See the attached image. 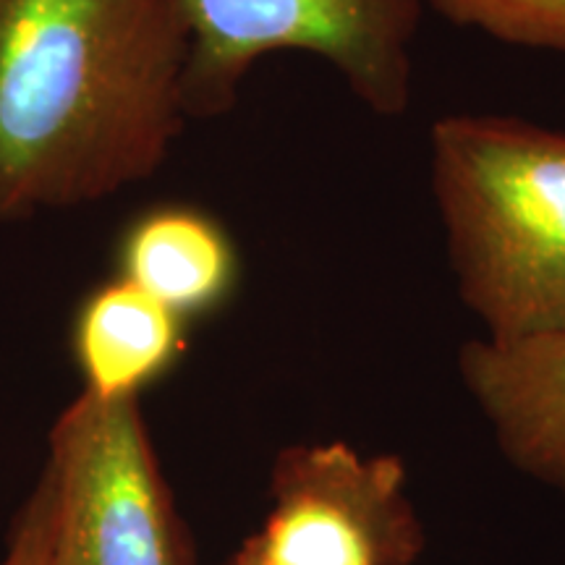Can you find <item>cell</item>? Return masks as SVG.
Returning a JSON list of instances; mask_svg holds the SVG:
<instances>
[{
	"label": "cell",
	"instance_id": "277c9868",
	"mask_svg": "<svg viewBox=\"0 0 565 565\" xmlns=\"http://www.w3.org/2000/svg\"><path fill=\"white\" fill-rule=\"evenodd\" d=\"M53 565H194L137 395L84 391L51 433Z\"/></svg>",
	"mask_w": 565,
	"mask_h": 565
},
{
	"label": "cell",
	"instance_id": "9c48e42d",
	"mask_svg": "<svg viewBox=\"0 0 565 565\" xmlns=\"http://www.w3.org/2000/svg\"><path fill=\"white\" fill-rule=\"evenodd\" d=\"M450 24L505 45L565 55V0H427Z\"/></svg>",
	"mask_w": 565,
	"mask_h": 565
},
{
	"label": "cell",
	"instance_id": "8992f818",
	"mask_svg": "<svg viewBox=\"0 0 565 565\" xmlns=\"http://www.w3.org/2000/svg\"><path fill=\"white\" fill-rule=\"evenodd\" d=\"M458 372L508 461L565 494V330L466 343Z\"/></svg>",
	"mask_w": 565,
	"mask_h": 565
},
{
	"label": "cell",
	"instance_id": "8fae6325",
	"mask_svg": "<svg viewBox=\"0 0 565 565\" xmlns=\"http://www.w3.org/2000/svg\"><path fill=\"white\" fill-rule=\"evenodd\" d=\"M228 565H259V563H254V561H249V557H246V555L236 553V555H233V561H231Z\"/></svg>",
	"mask_w": 565,
	"mask_h": 565
},
{
	"label": "cell",
	"instance_id": "6da1fadb",
	"mask_svg": "<svg viewBox=\"0 0 565 565\" xmlns=\"http://www.w3.org/2000/svg\"><path fill=\"white\" fill-rule=\"evenodd\" d=\"M175 0H0V221L147 181L189 121Z\"/></svg>",
	"mask_w": 565,
	"mask_h": 565
},
{
	"label": "cell",
	"instance_id": "52a82bcc",
	"mask_svg": "<svg viewBox=\"0 0 565 565\" xmlns=\"http://www.w3.org/2000/svg\"><path fill=\"white\" fill-rule=\"evenodd\" d=\"M118 275L181 315L215 312L238 280V254L221 221L192 204H158L126 225Z\"/></svg>",
	"mask_w": 565,
	"mask_h": 565
},
{
	"label": "cell",
	"instance_id": "5b68a950",
	"mask_svg": "<svg viewBox=\"0 0 565 565\" xmlns=\"http://www.w3.org/2000/svg\"><path fill=\"white\" fill-rule=\"evenodd\" d=\"M273 508L238 553L259 565H414L424 550L404 461L345 443L294 445L275 458Z\"/></svg>",
	"mask_w": 565,
	"mask_h": 565
},
{
	"label": "cell",
	"instance_id": "30bf717a",
	"mask_svg": "<svg viewBox=\"0 0 565 565\" xmlns=\"http://www.w3.org/2000/svg\"><path fill=\"white\" fill-rule=\"evenodd\" d=\"M51 519L53 500L51 484L42 475L40 484L34 487L32 498L21 508L17 526L11 534L9 555L0 565H53L51 557Z\"/></svg>",
	"mask_w": 565,
	"mask_h": 565
},
{
	"label": "cell",
	"instance_id": "3957f363",
	"mask_svg": "<svg viewBox=\"0 0 565 565\" xmlns=\"http://www.w3.org/2000/svg\"><path fill=\"white\" fill-rule=\"evenodd\" d=\"M189 38L183 108L215 118L265 55L328 61L359 103L395 118L412 103L414 40L427 0H175Z\"/></svg>",
	"mask_w": 565,
	"mask_h": 565
},
{
	"label": "cell",
	"instance_id": "ba28073f",
	"mask_svg": "<svg viewBox=\"0 0 565 565\" xmlns=\"http://www.w3.org/2000/svg\"><path fill=\"white\" fill-rule=\"evenodd\" d=\"M186 322L121 275L97 286L74 320L84 391L100 398L139 395L183 356Z\"/></svg>",
	"mask_w": 565,
	"mask_h": 565
},
{
	"label": "cell",
	"instance_id": "7a4b0ae2",
	"mask_svg": "<svg viewBox=\"0 0 565 565\" xmlns=\"http://www.w3.org/2000/svg\"><path fill=\"white\" fill-rule=\"evenodd\" d=\"M433 192L484 338L565 330V134L508 116L433 126Z\"/></svg>",
	"mask_w": 565,
	"mask_h": 565
}]
</instances>
